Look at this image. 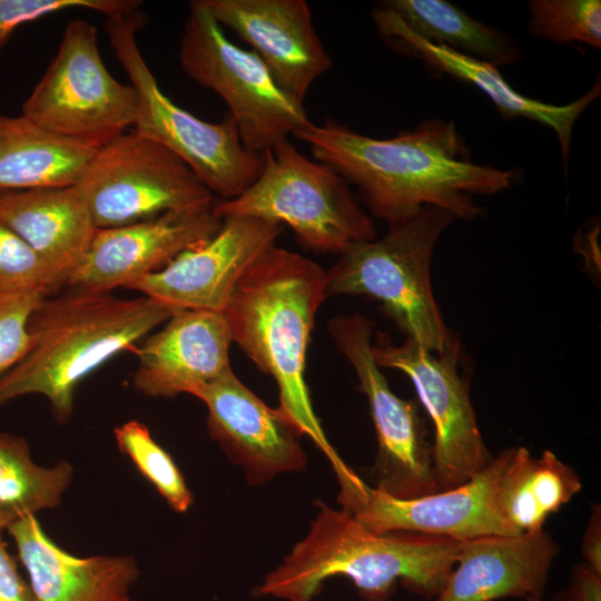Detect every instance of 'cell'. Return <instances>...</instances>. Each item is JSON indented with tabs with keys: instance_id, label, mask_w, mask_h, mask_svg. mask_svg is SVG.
<instances>
[{
	"instance_id": "6da1fadb",
	"label": "cell",
	"mask_w": 601,
	"mask_h": 601,
	"mask_svg": "<svg viewBox=\"0 0 601 601\" xmlns=\"http://www.w3.org/2000/svg\"><path fill=\"white\" fill-rule=\"evenodd\" d=\"M296 138L314 159L354 185L370 213L388 225L424 207H436L455 219L482 213L473 195L510 188L520 173L472 162L455 122L426 119L387 139L358 134L332 119L309 122Z\"/></svg>"
},
{
	"instance_id": "7a4b0ae2",
	"label": "cell",
	"mask_w": 601,
	"mask_h": 601,
	"mask_svg": "<svg viewBox=\"0 0 601 601\" xmlns=\"http://www.w3.org/2000/svg\"><path fill=\"white\" fill-rule=\"evenodd\" d=\"M326 298V272L314 260L274 245L239 280L223 314L231 341L276 381L278 411L313 441L336 474L347 465L327 440L305 382L312 328Z\"/></svg>"
},
{
	"instance_id": "3957f363",
	"label": "cell",
	"mask_w": 601,
	"mask_h": 601,
	"mask_svg": "<svg viewBox=\"0 0 601 601\" xmlns=\"http://www.w3.org/2000/svg\"><path fill=\"white\" fill-rule=\"evenodd\" d=\"M316 504L309 532L266 575L258 594L312 601L326 579L344 575L367 601H387L398 581L427 600L439 595L462 541L406 531L374 533L343 509Z\"/></svg>"
},
{
	"instance_id": "277c9868",
	"label": "cell",
	"mask_w": 601,
	"mask_h": 601,
	"mask_svg": "<svg viewBox=\"0 0 601 601\" xmlns=\"http://www.w3.org/2000/svg\"><path fill=\"white\" fill-rule=\"evenodd\" d=\"M175 312L145 295L121 298L77 287L45 297L28 321L27 352L0 378V406L40 394L49 401L55 418L67 423L78 384Z\"/></svg>"
},
{
	"instance_id": "5b68a950",
	"label": "cell",
	"mask_w": 601,
	"mask_h": 601,
	"mask_svg": "<svg viewBox=\"0 0 601 601\" xmlns=\"http://www.w3.org/2000/svg\"><path fill=\"white\" fill-rule=\"evenodd\" d=\"M455 220L424 207L388 225L387 233L351 246L326 272L327 297L361 295L377 300L406 338L440 354L459 339L443 321L431 285V260L442 233Z\"/></svg>"
},
{
	"instance_id": "8992f818",
	"label": "cell",
	"mask_w": 601,
	"mask_h": 601,
	"mask_svg": "<svg viewBox=\"0 0 601 601\" xmlns=\"http://www.w3.org/2000/svg\"><path fill=\"white\" fill-rule=\"evenodd\" d=\"M216 217L242 216L288 225L306 248L341 255L376 238L371 216L349 184L287 139L264 152L257 179L238 197L215 203Z\"/></svg>"
},
{
	"instance_id": "52a82bcc",
	"label": "cell",
	"mask_w": 601,
	"mask_h": 601,
	"mask_svg": "<svg viewBox=\"0 0 601 601\" xmlns=\"http://www.w3.org/2000/svg\"><path fill=\"white\" fill-rule=\"evenodd\" d=\"M145 21L138 10L105 20L109 43L138 95L132 129L178 156L213 195L238 197L262 173L264 154L245 148L230 116L216 124L205 121L162 92L136 40Z\"/></svg>"
},
{
	"instance_id": "ba28073f",
	"label": "cell",
	"mask_w": 601,
	"mask_h": 601,
	"mask_svg": "<svg viewBox=\"0 0 601 601\" xmlns=\"http://www.w3.org/2000/svg\"><path fill=\"white\" fill-rule=\"evenodd\" d=\"M179 62L189 78L224 100L252 152L273 149L311 122L303 102L278 86L258 56L226 37L204 0L189 4Z\"/></svg>"
},
{
	"instance_id": "9c48e42d",
	"label": "cell",
	"mask_w": 601,
	"mask_h": 601,
	"mask_svg": "<svg viewBox=\"0 0 601 601\" xmlns=\"http://www.w3.org/2000/svg\"><path fill=\"white\" fill-rule=\"evenodd\" d=\"M138 95L107 70L96 27L75 19L58 52L22 106V116L42 129L101 148L134 126Z\"/></svg>"
},
{
	"instance_id": "30bf717a",
	"label": "cell",
	"mask_w": 601,
	"mask_h": 601,
	"mask_svg": "<svg viewBox=\"0 0 601 601\" xmlns=\"http://www.w3.org/2000/svg\"><path fill=\"white\" fill-rule=\"evenodd\" d=\"M75 186L97 228L125 226L216 201L178 156L134 129L97 149Z\"/></svg>"
},
{
	"instance_id": "8fae6325",
	"label": "cell",
	"mask_w": 601,
	"mask_h": 601,
	"mask_svg": "<svg viewBox=\"0 0 601 601\" xmlns=\"http://www.w3.org/2000/svg\"><path fill=\"white\" fill-rule=\"evenodd\" d=\"M327 331L353 366L366 395L378 451L373 467L375 489L396 499H415L437 491L432 444L417 405L398 397L376 364L374 323L362 314L332 318Z\"/></svg>"
},
{
	"instance_id": "7c38bea8",
	"label": "cell",
	"mask_w": 601,
	"mask_h": 601,
	"mask_svg": "<svg viewBox=\"0 0 601 601\" xmlns=\"http://www.w3.org/2000/svg\"><path fill=\"white\" fill-rule=\"evenodd\" d=\"M460 342L435 354L406 338L396 345L378 333L372 352L376 364L404 373L434 426L433 469L437 491L462 486L491 463L469 388L459 373Z\"/></svg>"
},
{
	"instance_id": "4fadbf2b",
	"label": "cell",
	"mask_w": 601,
	"mask_h": 601,
	"mask_svg": "<svg viewBox=\"0 0 601 601\" xmlns=\"http://www.w3.org/2000/svg\"><path fill=\"white\" fill-rule=\"evenodd\" d=\"M506 449L460 487L415 499H396L365 483L351 467L336 475L338 502L374 533L397 531L441 535L459 541L486 535H518L502 518L496 485Z\"/></svg>"
},
{
	"instance_id": "5bb4252c",
	"label": "cell",
	"mask_w": 601,
	"mask_h": 601,
	"mask_svg": "<svg viewBox=\"0 0 601 601\" xmlns=\"http://www.w3.org/2000/svg\"><path fill=\"white\" fill-rule=\"evenodd\" d=\"M284 230L282 224L231 216L207 242L178 255L162 269L141 277L128 288L174 311L223 313L237 284Z\"/></svg>"
},
{
	"instance_id": "9a60e30c",
	"label": "cell",
	"mask_w": 601,
	"mask_h": 601,
	"mask_svg": "<svg viewBox=\"0 0 601 601\" xmlns=\"http://www.w3.org/2000/svg\"><path fill=\"white\" fill-rule=\"evenodd\" d=\"M215 203L168 211L125 226L98 228L67 285L111 293L162 269L178 255L207 242L220 229L221 219L213 211Z\"/></svg>"
},
{
	"instance_id": "2e32d148",
	"label": "cell",
	"mask_w": 601,
	"mask_h": 601,
	"mask_svg": "<svg viewBox=\"0 0 601 601\" xmlns=\"http://www.w3.org/2000/svg\"><path fill=\"white\" fill-rule=\"evenodd\" d=\"M195 397L207 406L210 436L244 469L249 483L306 466L298 431L278 408L269 407L246 387L231 368Z\"/></svg>"
},
{
	"instance_id": "e0dca14e",
	"label": "cell",
	"mask_w": 601,
	"mask_h": 601,
	"mask_svg": "<svg viewBox=\"0 0 601 601\" xmlns=\"http://www.w3.org/2000/svg\"><path fill=\"white\" fill-rule=\"evenodd\" d=\"M214 18L258 56L278 86L298 101L332 60L304 0H204Z\"/></svg>"
},
{
	"instance_id": "ac0fdd59",
	"label": "cell",
	"mask_w": 601,
	"mask_h": 601,
	"mask_svg": "<svg viewBox=\"0 0 601 601\" xmlns=\"http://www.w3.org/2000/svg\"><path fill=\"white\" fill-rule=\"evenodd\" d=\"M233 343L223 313L175 312L137 349L136 390L149 397L193 396L228 371Z\"/></svg>"
},
{
	"instance_id": "d6986e66",
	"label": "cell",
	"mask_w": 601,
	"mask_h": 601,
	"mask_svg": "<svg viewBox=\"0 0 601 601\" xmlns=\"http://www.w3.org/2000/svg\"><path fill=\"white\" fill-rule=\"evenodd\" d=\"M372 18L380 35L392 48L421 59L434 73H447L474 85L490 97L504 120L524 117L552 128L560 144L564 175H568L573 126L600 97L599 77L589 91L570 104L559 106L543 102L515 91L496 67L424 41L407 29L393 11L380 3L372 10Z\"/></svg>"
},
{
	"instance_id": "ffe728a7",
	"label": "cell",
	"mask_w": 601,
	"mask_h": 601,
	"mask_svg": "<svg viewBox=\"0 0 601 601\" xmlns=\"http://www.w3.org/2000/svg\"><path fill=\"white\" fill-rule=\"evenodd\" d=\"M558 554V544L544 530L464 540L434 601L542 599Z\"/></svg>"
},
{
	"instance_id": "44dd1931",
	"label": "cell",
	"mask_w": 601,
	"mask_h": 601,
	"mask_svg": "<svg viewBox=\"0 0 601 601\" xmlns=\"http://www.w3.org/2000/svg\"><path fill=\"white\" fill-rule=\"evenodd\" d=\"M37 601H130L139 578L128 555L75 556L57 545L36 516L7 529Z\"/></svg>"
},
{
	"instance_id": "7402d4cb",
	"label": "cell",
	"mask_w": 601,
	"mask_h": 601,
	"mask_svg": "<svg viewBox=\"0 0 601 601\" xmlns=\"http://www.w3.org/2000/svg\"><path fill=\"white\" fill-rule=\"evenodd\" d=\"M0 223L30 246L66 285L98 229L75 185L1 190Z\"/></svg>"
},
{
	"instance_id": "603a6c76",
	"label": "cell",
	"mask_w": 601,
	"mask_h": 601,
	"mask_svg": "<svg viewBox=\"0 0 601 601\" xmlns=\"http://www.w3.org/2000/svg\"><path fill=\"white\" fill-rule=\"evenodd\" d=\"M97 149L0 115V191L73 186Z\"/></svg>"
},
{
	"instance_id": "cb8c5ba5",
	"label": "cell",
	"mask_w": 601,
	"mask_h": 601,
	"mask_svg": "<svg viewBox=\"0 0 601 601\" xmlns=\"http://www.w3.org/2000/svg\"><path fill=\"white\" fill-rule=\"evenodd\" d=\"M581 489L579 474L553 452L544 451L534 457L526 447L514 446L506 449L496 504L516 534L536 532Z\"/></svg>"
},
{
	"instance_id": "d4e9b609",
	"label": "cell",
	"mask_w": 601,
	"mask_h": 601,
	"mask_svg": "<svg viewBox=\"0 0 601 601\" xmlns=\"http://www.w3.org/2000/svg\"><path fill=\"white\" fill-rule=\"evenodd\" d=\"M404 26L424 41L445 47L494 67L522 59L518 41L509 33L467 14L446 0H384Z\"/></svg>"
},
{
	"instance_id": "484cf974",
	"label": "cell",
	"mask_w": 601,
	"mask_h": 601,
	"mask_svg": "<svg viewBox=\"0 0 601 601\" xmlns=\"http://www.w3.org/2000/svg\"><path fill=\"white\" fill-rule=\"evenodd\" d=\"M72 477L68 461L39 465L22 436L0 433V529L7 531L24 518L59 506Z\"/></svg>"
},
{
	"instance_id": "4316f807",
	"label": "cell",
	"mask_w": 601,
	"mask_h": 601,
	"mask_svg": "<svg viewBox=\"0 0 601 601\" xmlns=\"http://www.w3.org/2000/svg\"><path fill=\"white\" fill-rule=\"evenodd\" d=\"M120 452L127 455L168 505L178 513L186 512L193 494L170 454L151 436L149 428L137 420L114 430Z\"/></svg>"
},
{
	"instance_id": "83f0119b",
	"label": "cell",
	"mask_w": 601,
	"mask_h": 601,
	"mask_svg": "<svg viewBox=\"0 0 601 601\" xmlns=\"http://www.w3.org/2000/svg\"><path fill=\"white\" fill-rule=\"evenodd\" d=\"M528 8L531 35L561 45L582 42L601 48L600 0H532Z\"/></svg>"
},
{
	"instance_id": "f1b7e54d",
	"label": "cell",
	"mask_w": 601,
	"mask_h": 601,
	"mask_svg": "<svg viewBox=\"0 0 601 601\" xmlns=\"http://www.w3.org/2000/svg\"><path fill=\"white\" fill-rule=\"evenodd\" d=\"M63 285L30 246L0 223V296L26 292L49 296Z\"/></svg>"
},
{
	"instance_id": "f546056e",
	"label": "cell",
	"mask_w": 601,
	"mask_h": 601,
	"mask_svg": "<svg viewBox=\"0 0 601 601\" xmlns=\"http://www.w3.org/2000/svg\"><path fill=\"white\" fill-rule=\"evenodd\" d=\"M137 0H0V50L19 26L71 8H86L106 17L138 10Z\"/></svg>"
},
{
	"instance_id": "4dcf8cb0",
	"label": "cell",
	"mask_w": 601,
	"mask_h": 601,
	"mask_svg": "<svg viewBox=\"0 0 601 601\" xmlns=\"http://www.w3.org/2000/svg\"><path fill=\"white\" fill-rule=\"evenodd\" d=\"M48 296L26 292L0 296V378L24 355L29 346L28 321Z\"/></svg>"
},
{
	"instance_id": "1f68e13d",
	"label": "cell",
	"mask_w": 601,
	"mask_h": 601,
	"mask_svg": "<svg viewBox=\"0 0 601 601\" xmlns=\"http://www.w3.org/2000/svg\"><path fill=\"white\" fill-rule=\"evenodd\" d=\"M0 529V601H37L30 584L19 573Z\"/></svg>"
},
{
	"instance_id": "d6a6232c",
	"label": "cell",
	"mask_w": 601,
	"mask_h": 601,
	"mask_svg": "<svg viewBox=\"0 0 601 601\" xmlns=\"http://www.w3.org/2000/svg\"><path fill=\"white\" fill-rule=\"evenodd\" d=\"M550 601H601V574L584 562H578L572 568L568 585Z\"/></svg>"
},
{
	"instance_id": "836d02e7",
	"label": "cell",
	"mask_w": 601,
	"mask_h": 601,
	"mask_svg": "<svg viewBox=\"0 0 601 601\" xmlns=\"http://www.w3.org/2000/svg\"><path fill=\"white\" fill-rule=\"evenodd\" d=\"M581 553L584 563L601 574V508L592 506L590 518L581 543Z\"/></svg>"
},
{
	"instance_id": "e575fe53",
	"label": "cell",
	"mask_w": 601,
	"mask_h": 601,
	"mask_svg": "<svg viewBox=\"0 0 601 601\" xmlns=\"http://www.w3.org/2000/svg\"><path fill=\"white\" fill-rule=\"evenodd\" d=\"M526 601H543L542 599H529Z\"/></svg>"
}]
</instances>
